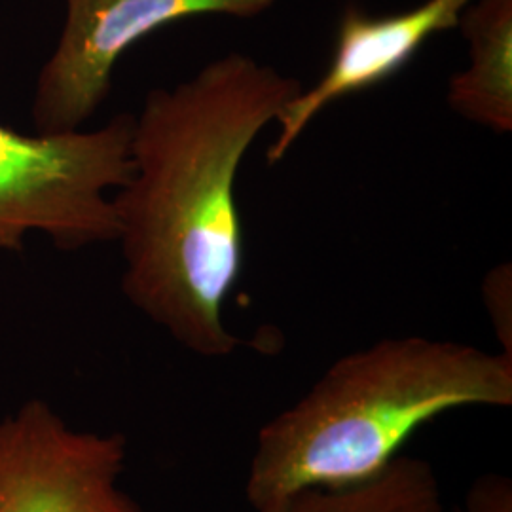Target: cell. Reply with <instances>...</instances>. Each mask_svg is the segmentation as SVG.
<instances>
[{"label":"cell","mask_w":512,"mask_h":512,"mask_svg":"<svg viewBox=\"0 0 512 512\" xmlns=\"http://www.w3.org/2000/svg\"><path fill=\"white\" fill-rule=\"evenodd\" d=\"M471 2L425 0L391 16H372L359 4H348L338 19L329 69L310 90L302 88L275 118L279 133L268 148V164H279L332 103L378 88L403 73L431 38L458 29Z\"/></svg>","instance_id":"8992f818"},{"label":"cell","mask_w":512,"mask_h":512,"mask_svg":"<svg viewBox=\"0 0 512 512\" xmlns=\"http://www.w3.org/2000/svg\"><path fill=\"white\" fill-rule=\"evenodd\" d=\"M262 512H446L439 478L423 459L397 456L384 471L342 488H315Z\"/></svg>","instance_id":"ba28073f"},{"label":"cell","mask_w":512,"mask_h":512,"mask_svg":"<svg viewBox=\"0 0 512 512\" xmlns=\"http://www.w3.org/2000/svg\"><path fill=\"white\" fill-rule=\"evenodd\" d=\"M302 88L253 55L228 52L173 88L150 90L133 114V171L112 196L122 291L200 357L222 359L241 344L224 323L243 266L239 167Z\"/></svg>","instance_id":"6da1fadb"},{"label":"cell","mask_w":512,"mask_h":512,"mask_svg":"<svg viewBox=\"0 0 512 512\" xmlns=\"http://www.w3.org/2000/svg\"><path fill=\"white\" fill-rule=\"evenodd\" d=\"M135 116L97 129L19 133L0 124V253H21L42 234L59 251L118 238L109 190L128 184Z\"/></svg>","instance_id":"3957f363"},{"label":"cell","mask_w":512,"mask_h":512,"mask_svg":"<svg viewBox=\"0 0 512 512\" xmlns=\"http://www.w3.org/2000/svg\"><path fill=\"white\" fill-rule=\"evenodd\" d=\"M456 512H512L511 478L497 473L476 478Z\"/></svg>","instance_id":"30bf717a"},{"label":"cell","mask_w":512,"mask_h":512,"mask_svg":"<svg viewBox=\"0 0 512 512\" xmlns=\"http://www.w3.org/2000/svg\"><path fill=\"white\" fill-rule=\"evenodd\" d=\"M482 302L492 323L501 353L512 357V268L497 264L482 281Z\"/></svg>","instance_id":"9c48e42d"},{"label":"cell","mask_w":512,"mask_h":512,"mask_svg":"<svg viewBox=\"0 0 512 512\" xmlns=\"http://www.w3.org/2000/svg\"><path fill=\"white\" fill-rule=\"evenodd\" d=\"M458 29L469 67L448 82V107L497 135L512 131V0H473Z\"/></svg>","instance_id":"52a82bcc"},{"label":"cell","mask_w":512,"mask_h":512,"mask_svg":"<svg viewBox=\"0 0 512 512\" xmlns=\"http://www.w3.org/2000/svg\"><path fill=\"white\" fill-rule=\"evenodd\" d=\"M512 406V357L421 336L336 359L256 437L245 495L255 512L378 475L421 425L458 408Z\"/></svg>","instance_id":"7a4b0ae2"},{"label":"cell","mask_w":512,"mask_h":512,"mask_svg":"<svg viewBox=\"0 0 512 512\" xmlns=\"http://www.w3.org/2000/svg\"><path fill=\"white\" fill-rule=\"evenodd\" d=\"M120 433L74 431L44 401L0 420V512H141L118 488Z\"/></svg>","instance_id":"5b68a950"},{"label":"cell","mask_w":512,"mask_h":512,"mask_svg":"<svg viewBox=\"0 0 512 512\" xmlns=\"http://www.w3.org/2000/svg\"><path fill=\"white\" fill-rule=\"evenodd\" d=\"M54 54L38 74L31 118L38 133L82 129L112 88L116 63L162 27L194 16L253 19L277 0H65Z\"/></svg>","instance_id":"277c9868"}]
</instances>
